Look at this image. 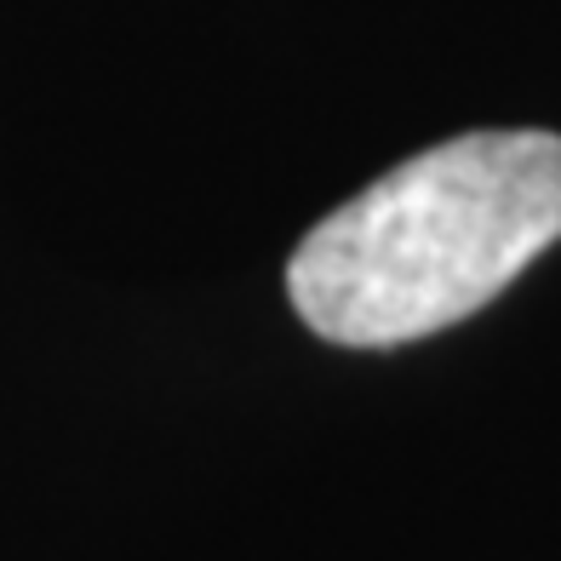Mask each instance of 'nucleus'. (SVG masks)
Masks as SVG:
<instances>
[{
	"label": "nucleus",
	"instance_id": "nucleus-1",
	"mask_svg": "<svg viewBox=\"0 0 561 561\" xmlns=\"http://www.w3.org/2000/svg\"><path fill=\"white\" fill-rule=\"evenodd\" d=\"M561 241V138L465 133L401 161L298 241L293 310L344 350L458 327Z\"/></svg>",
	"mask_w": 561,
	"mask_h": 561
}]
</instances>
